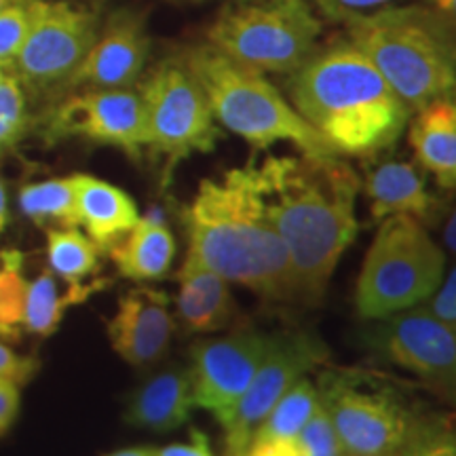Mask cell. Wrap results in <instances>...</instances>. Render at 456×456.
<instances>
[{"instance_id":"1","label":"cell","mask_w":456,"mask_h":456,"mask_svg":"<svg viewBox=\"0 0 456 456\" xmlns=\"http://www.w3.org/2000/svg\"><path fill=\"white\" fill-rule=\"evenodd\" d=\"M266 214L292 262L298 302L319 305L357 235L362 180L338 157L279 155L256 163Z\"/></svg>"},{"instance_id":"2","label":"cell","mask_w":456,"mask_h":456,"mask_svg":"<svg viewBox=\"0 0 456 456\" xmlns=\"http://www.w3.org/2000/svg\"><path fill=\"white\" fill-rule=\"evenodd\" d=\"M182 222L186 258L269 302H298L292 262L266 214L254 161L201 180Z\"/></svg>"},{"instance_id":"3","label":"cell","mask_w":456,"mask_h":456,"mask_svg":"<svg viewBox=\"0 0 456 456\" xmlns=\"http://www.w3.org/2000/svg\"><path fill=\"white\" fill-rule=\"evenodd\" d=\"M289 104L336 155L372 159L397 144L410 108L349 41L317 49L288 74Z\"/></svg>"},{"instance_id":"4","label":"cell","mask_w":456,"mask_h":456,"mask_svg":"<svg viewBox=\"0 0 456 456\" xmlns=\"http://www.w3.org/2000/svg\"><path fill=\"white\" fill-rule=\"evenodd\" d=\"M346 41L383 74L410 112L456 91V34L423 3L349 21Z\"/></svg>"},{"instance_id":"5","label":"cell","mask_w":456,"mask_h":456,"mask_svg":"<svg viewBox=\"0 0 456 456\" xmlns=\"http://www.w3.org/2000/svg\"><path fill=\"white\" fill-rule=\"evenodd\" d=\"M182 55L201 83L216 123L254 151L285 142L302 155L338 157L262 72L237 64L208 43L186 47Z\"/></svg>"},{"instance_id":"6","label":"cell","mask_w":456,"mask_h":456,"mask_svg":"<svg viewBox=\"0 0 456 456\" xmlns=\"http://www.w3.org/2000/svg\"><path fill=\"white\" fill-rule=\"evenodd\" d=\"M322 20L309 0H224L205 43L262 74H292L319 49Z\"/></svg>"},{"instance_id":"7","label":"cell","mask_w":456,"mask_h":456,"mask_svg":"<svg viewBox=\"0 0 456 456\" xmlns=\"http://www.w3.org/2000/svg\"><path fill=\"white\" fill-rule=\"evenodd\" d=\"M446 275V252L410 216L385 218L359 271L355 311L379 322L399 311L425 305Z\"/></svg>"},{"instance_id":"8","label":"cell","mask_w":456,"mask_h":456,"mask_svg":"<svg viewBox=\"0 0 456 456\" xmlns=\"http://www.w3.org/2000/svg\"><path fill=\"white\" fill-rule=\"evenodd\" d=\"M315 385L342 454L395 456L420 419L402 391L366 370H326Z\"/></svg>"},{"instance_id":"9","label":"cell","mask_w":456,"mask_h":456,"mask_svg":"<svg viewBox=\"0 0 456 456\" xmlns=\"http://www.w3.org/2000/svg\"><path fill=\"white\" fill-rule=\"evenodd\" d=\"M138 91L146 110V148L165 159L167 175L184 159L214 151L222 131L182 51L159 61Z\"/></svg>"},{"instance_id":"10","label":"cell","mask_w":456,"mask_h":456,"mask_svg":"<svg viewBox=\"0 0 456 456\" xmlns=\"http://www.w3.org/2000/svg\"><path fill=\"white\" fill-rule=\"evenodd\" d=\"M28 9L30 30L11 72L32 95L57 102L98 37V17L61 0H28Z\"/></svg>"},{"instance_id":"11","label":"cell","mask_w":456,"mask_h":456,"mask_svg":"<svg viewBox=\"0 0 456 456\" xmlns=\"http://www.w3.org/2000/svg\"><path fill=\"white\" fill-rule=\"evenodd\" d=\"M328 357V345L317 334L306 330H285L273 334L269 351L262 359L252 385L222 427L226 456H241L256 427L275 408L279 399L300 379L326 363Z\"/></svg>"},{"instance_id":"12","label":"cell","mask_w":456,"mask_h":456,"mask_svg":"<svg viewBox=\"0 0 456 456\" xmlns=\"http://www.w3.org/2000/svg\"><path fill=\"white\" fill-rule=\"evenodd\" d=\"M368 345L393 366L419 376L456 410V330L425 306L379 319Z\"/></svg>"},{"instance_id":"13","label":"cell","mask_w":456,"mask_h":456,"mask_svg":"<svg viewBox=\"0 0 456 456\" xmlns=\"http://www.w3.org/2000/svg\"><path fill=\"white\" fill-rule=\"evenodd\" d=\"M49 142L81 138L140 159L148 146L144 100L135 89H81L57 100L45 118Z\"/></svg>"},{"instance_id":"14","label":"cell","mask_w":456,"mask_h":456,"mask_svg":"<svg viewBox=\"0 0 456 456\" xmlns=\"http://www.w3.org/2000/svg\"><path fill=\"white\" fill-rule=\"evenodd\" d=\"M273 334L243 328L218 338L197 340L191 346V385L195 406L208 410L226 425L232 410L252 385L262 359L269 351Z\"/></svg>"},{"instance_id":"15","label":"cell","mask_w":456,"mask_h":456,"mask_svg":"<svg viewBox=\"0 0 456 456\" xmlns=\"http://www.w3.org/2000/svg\"><path fill=\"white\" fill-rule=\"evenodd\" d=\"M148 55L151 37L144 17L134 9L114 11L74 72L68 94L81 89H134L146 70Z\"/></svg>"},{"instance_id":"16","label":"cell","mask_w":456,"mask_h":456,"mask_svg":"<svg viewBox=\"0 0 456 456\" xmlns=\"http://www.w3.org/2000/svg\"><path fill=\"white\" fill-rule=\"evenodd\" d=\"M171 300L163 289L134 288L118 298L117 313L108 322V340L117 355L134 368L161 362L175 330Z\"/></svg>"},{"instance_id":"17","label":"cell","mask_w":456,"mask_h":456,"mask_svg":"<svg viewBox=\"0 0 456 456\" xmlns=\"http://www.w3.org/2000/svg\"><path fill=\"white\" fill-rule=\"evenodd\" d=\"M372 159L362 184L372 220L410 216L423 224L437 222L442 216V203L427 188L425 171L419 163L402 159Z\"/></svg>"},{"instance_id":"18","label":"cell","mask_w":456,"mask_h":456,"mask_svg":"<svg viewBox=\"0 0 456 456\" xmlns=\"http://www.w3.org/2000/svg\"><path fill=\"white\" fill-rule=\"evenodd\" d=\"M175 279L180 285L175 313L184 332L214 334L235 323L239 306L224 277L186 258Z\"/></svg>"},{"instance_id":"19","label":"cell","mask_w":456,"mask_h":456,"mask_svg":"<svg viewBox=\"0 0 456 456\" xmlns=\"http://www.w3.org/2000/svg\"><path fill=\"white\" fill-rule=\"evenodd\" d=\"M192 399L188 368L171 366L135 387L125 406V423L152 433H169L191 420Z\"/></svg>"},{"instance_id":"20","label":"cell","mask_w":456,"mask_h":456,"mask_svg":"<svg viewBox=\"0 0 456 456\" xmlns=\"http://www.w3.org/2000/svg\"><path fill=\"white\" fill-rule=\"evenodd\" d=\"M408 142L419 167L431 174L442 191H456V91L412 112Z\"/></svg>"},{"instance_id":"21","label":"cell","mask_w":456,"mask_h":456,"mask_svg":"<svg viewBox=\"0 0 456 456\" xmlns=\"http://www.w3.org/2000/svg\"><path fill=\"white\" fill-rule=\"evenodd\" d=\"M77 191V208L81 226L100 252H110L127 232L138 224V205L123 188L94 175H72Z\"/></svg>"},{"instance_id":"22","label":"cell","mask_w":456,"mask_h":456,"mask_svg":"<svg viewBox=\"0 0 456 456\" xmlns=\"http://www.w3.org/2000/svg\"><path fill=\"white\" fill-rule=\"evenodd\" d=\"M108 254L118 275L131 281H161L167 277L175 258V237L163 209L152 208Z\"/></svg>"},{"instance_id":"23","label":"cell","mask_w":456,"mask_h":456,"mask_svg":"<svg viewBox=\"0 0 456 456\" xmlns=\"http://www.w3.org/2000/svg\"><path fill=\"white\" fill-rule=\"evenodd\" d=\"M108 285H110L108 279L95 277L89 283L68 285L66 294H61L57 277L49 269H45L32 283H28L24 330L28 334L37 336L55 334L68 306L83 305L85 300L102 292Z\"/></svg>"},{"instance_id":"24","label":"cell","mask_w":456,"mask_h":456,"mask_svg":"<svg viewBox=\"0 0 456 456\" xmlns=\"http://www.w3.org/2000/svg\"><path fill=\"white\" fill-rule=\"evenodd\" d=\"M49 271L68 285L94 281L100 273V248L77 228L47 231Z\"/></svg>"},{"instance_id":"25","label":"cell","mask_w":456,"mask_h":456,"mask_svg":"<svg viewBox=\"0 0 456 456\" xmlns=\"http://www.w3.org/2000/svg\"><path fill=\"white\" fill-rule=\"evenodd\" d=\"M319 406L317 385L309 379H300L292 389L275 403V408L256 427L249 444H266L279 440H294L305 429ZM248 444V446H249Z\"/></svg>"},{"instance_id":"26","label":"cell","mask_w":456,"mask_h":456,"mask_svg":"<svg viewBox=\"0 0 456 456\" xmlns=\"http://www.w3.org/2000/svg\"><path fill=\"white\" fill-rule=\"evenodd\" d=\"M20 209L38 226H81L72 178H55L26 184L20 191Z\"/></svg>"},{"instance_id":"27","label":"cell","mask_w":456,"mask_h":456,"mask_svg":"<svg viewBox=\"0 0 456 456\" xmlns=\"http://www.w3.org/2000/svg\"><path fill=\"white\" fill-rule=\"evenodd\" d=\"M0 336L7 340L20 338V330L24 328L28 281L21 273L24 256L15 249H4L0 254Z\"/></svg>"},{"instance_id":"28","label":"cell","mask_w":456,"mask_h":456,"mask_svg":"<svg viewBox=\"0 0 456 456\" xmlns=\"http://www.w3.org/2000/svg\"><path fill=\"white\" fill-rule=\"evenodd\" d=\"M30 125L26 89L13 72L0 83V152L13 148Z\"/></svg>"},{"instance_id":"29","label":"cell","mask_w":456,"mask_h":456,"mask_svg":"<svg viewBox=\"0 0 456 456\" xmlns=\"http://www.w3.org/2000/svg\"><path fill=\"white\" fill-rule=\"evenodd\" d=\"M395 456H456V431L420 416L408 442Z\"/></svg>"},{"instance_id":"30","label":"cell","mask_w":456,"mask_h":456,"mask_svg":"<svg viewBox=\"0 0 456 456\" xmlns=\"http://www.w3.org/2000/svg\"><path fill=\"white\" fill-rule=\"evenodd\" d=\"M28 30H30L28 0H15L13 4L0 11V64L11 68L26 41Z\"/></svg>"},{"instance_id":"31","label":"cell","mask_w":456,"mask_h":456,"mask_svg":"<svg viewBox=\"0 0 456 456\" xmlns=\"http://www.w3.org/2000/svg\"><path fill=\"white\" fill-rule=\"evenodd\" d=\"M402 3H408V0H309L319 17H326L328 21H336L342 26Z\"/></svg>"},{"instance_id":"32","label":"cell","mask_w":456,"mask_h":456,"mask_svg":"<svg viewBox=\"0 0 456 456\" xmlns=\"http://www.w3.org/2000/svg\"><path fill=\"white\" fill-rule=\"evenodd\" d=\"M298 440L302 456H342L338 437L322 406H317L313 412L309 423L300 431Z\"/></svg>"},{"instance_id":"33","label":"cell","mask_w":456,"mask_h":456,"mask_svg":"<svg viewBox=\"0 0 456 456\" xmlns=\"http://www.w3.org/2000/svg\"><path fill=\"white\" fill-rule=\"evenodd\" d=\"M425 309L456 330V265L444 275L440 288L431 294L429 302H425Z\"/></svg>"},{"instance_id":"34","label":"cell","mask_w":456,"mask_h":456,"mask_svg":"<svg viewBox=\"0 0 456 456\" xmlns=\"http://www.w3.org/2000/svg\"><path fill=\"white\" fill-rule=\"evenodd\" d=\"M38 372L37 357L15 355L7 345L0 342V379L13 380L17 385L30 383L32 376Z\"/></svg>"},{"instance_id":"35","label":"cell","mask_w":456,"mask_h":456,"mask_svg":"<svg viewBox=\"0 0 456 456\" xmlns=\"http://www.w3.org/2000/svg\"><path fill=\"white\" fill-rule=\"evenodd\" d=\"M20 412V385L0 379V437L13 427Z\"/></svg>"},{"instance_id":"36","label":"cell","mask_w":456,"mask_h":456,"mask_svg":"<svg viewBox=\"0 0 456 456\" xmlns=\"http://www.w3.org/2000/svg\"><path fill=\"white\" fill-rule=\"evenodd\" d=\"M157 456H214L212 448H209V440L203 431L192 429L191 442L186 444H171L157 450Z\"/></svg>"},{"instance_id":"37","label":"cell","mask_w":456,"mask_h":456,"mask_svg":"<svg viewBox=\"0 0 456 456\" xmlns=\"http://www.w3.org/2000/svg\"><path fill=\"white\" fill-rule=\"evenodd\" d=\"M420 3L456 34V0H420Z\"/></svg>"},{"instance_id":"38","label":"cell","mask_w":456,"mask_h":456,"mask_svg":"<svg viewBox=\"0 0 456 456\" xmlns=\"http://www.w3.org/2000/svg\"><path fill=\"white\" fill-rule=\"evenodd\" d=\"M442 241H444V252L456 256V201L446 216V222H444Z\"/></svg>"},{"instance_id":"39","label":"cell","mask_w":456,"mask_h":456,"mask_svg":"<svg viewBox=\"0 0 456 456\" xmlns=\"http://www.w3.org/2000/svg\"><path fill=\"white\" fill-rule=\"evenodd\" d=\"M9 226V197L7 188H4V182L0 178V235L7 231Z\"/></svg>"},{"instance_id":"40","label":"cell","mask_w":456,"mask_h":456,"mask_svg":"<svg viewBox=\"0 0 456 456\" xmlns=\"http://www.w3.org/2000/svg\"><path fill=\"white\" fill-rule=\"evenodd\" d=\"M106 456H157V450L155 448H125Z\"/></svg>"},{"instance_id":"41","label":"cell","mask_w":456,"mask_h":456,"mask_svg":"<svg viewBox=\"0 0 456 456\" xmlns=\"http://www.w3.org/2000/svg\"><path fill=\"white\" fill-rule=\"evenodd\" d=\"M167 3H174V4H201V3H208V0H167Z\"/></svg>"},{"instance_id":"42","label":"cell","mask_w":456,"mask_h":456,"mask_svg":"<svg viewBox=\"0 0 456 456\" xmlns=\"http://www.w3.org/2000/svg\"><path fill=\"white\" fill-rule=\"evenodd\" d=\"M9 74H11V68H7V66H3V64H0V83H3L4 78L9 77Z\"/></svg>"},{"instance_id":"43","label":"cell","mask_w":456,"mask_h":456,"mask_svg":"<svg viewBox=\"0 0 456 456\" xmlns=\"http://www.w3.org/2000/svg\"><path fill=\"white\" fill-rule=\"evenodd\" d=\"M15 0H0V11H3L4 7H9V4H13Z\"/></svg>"},{"instance_id":"44","label":"cell","mask_w":456,"mask_h":456,"mask_svg":"<svg viewBox=\"0 0 456 456\" xmlns=\"http://www.w3.org/2000/svg\"><path fill=\"white\" fill-rule=\"evenodd\" d=\"M342 456H351V454H342Z\"/></svg>"}]
</instances>
